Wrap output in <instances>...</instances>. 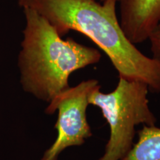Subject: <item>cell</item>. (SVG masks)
Returning a JSON list of instances; mask_svg holds the SVG:
<instances>
[{
    "label": "cell",
    "mask_w": 160,
    "mask_h": 160,
    "mask_svg": "<svg viewBox=\"0 0 160 160\" xmlns=\"http://www.w3.org/2000/svg\"><path fill=\"white\" fill-rule=\"evenodd\" d=\"M45 18L63 37L71 31L88 37L111 60L119 77L143 82L160 93V65L126 37L117 13V0H17Z\"/></svg>",
    "instance_id": "cell-1"
},
{
    "label": "cell",
    "mask_w": 160,
    "mask_h": 160,
    "mask_svg": "<svg viewBox=\"0 0 160 160\" xmlns=\"http://www.w3.org/2000/svg\"><path fill=\"white\" fill-rule=\"evenodd\" d=\"M25 25L18 55L22 88L49 103L70 87L72 73L99 62L101 53L74 39H63L45 18L23 8Z\"/></svg>",
    "instance_id": "cell-2"
},
{
    "label": "cell",
    "mask_w": 160,
    "mask_h": 160,
    "mask_svg": "<svg viewBox=\"0 0 160 160\" xmlns=\"http://www.w3.org/2000/svg\"><path fill=\"white\" fill-rule=\"evenodd\" d=\"M147 84L119 77L113 91L104 93L100 86L92 91L89 104L102 112L109 126L105 153L98 160H122L133 147L139 125L154 126L157 118L150 109Z\"/></svg>",
    "instance_id": "cell-3"
},
{
    "label": "cell",
    "mask_w": 160,
    "mask_h": 160,
    "mask_svg": "<svg viewBox=\"0 0 160 160\" xmlns=\"http://www.w3.org/2000/svg\"><path fill=\"white\" fill-rule=\"evenodd\" d=\"M99 84L97 79L82 81L56 96L48 103L45 113L57 112L55 124L57 136L53 144L45 151L41 160H58L65 149L80 146L91 137V128L87 118L89 97Z\"/></svg>",
    "instance_id": "cell-4"
},
{
    "label": "cell",
    "mask_w": 160,
    "mask_h": 160,
    "mask_svg": "<svg viewBox=\"0 0 160 160\" xmlns=\"http://www.w3.org/2000/svg\"><path fill=\"white\" fill-rule=\"evenodd\" d=\"M119 23L133 45L148 40L160 22V0H117Z\"/></svg>",
    "instance_id": "cell-5"
},
{
    "label": "cell",
    "mask_w": 160,
    "mask_h": 160,
    "mask_svg": "<svg viewBox=\"0 0 160 160\" xmlns=\"http://www.w3.org/2000/svg\"><path fill=\"white\" fill-rule=\"evenodd\" d=\"M137 134V142L122 160H160V128L143 125Z\"/></svg>",
    "instance_id": "cell-6"
},
{
    "label": "cell",
    "mask_w": 160,
    "mask_h": 160,
    "mask_svg": "<svg viewBox=\"0 0 160 160\" xmlns=\"http://www.w3.org/2000/svg\"><path fill=\"white\" fill-rule=\"evenodd\" d=\"M148 40L151 44L152 58L160 65V22L151 32Z\"/></svg>",
    "instance_id": "cell-7"
},
{
    "label": "cell",
    "mask_w": 160,
    "mask_h": 160,
    "mask_svg": "<svg viewBox=\"0 0 160 160\" xmlns=\"http://www.w3.org/2000/svg\"><path fill=\"white\" fill-rule=\"evenodd\" d=\"M97 1H99V2H103V1H105V0H97Z\"/></svg>",
    "instance_id": "cell-8"
}]
</instances>
